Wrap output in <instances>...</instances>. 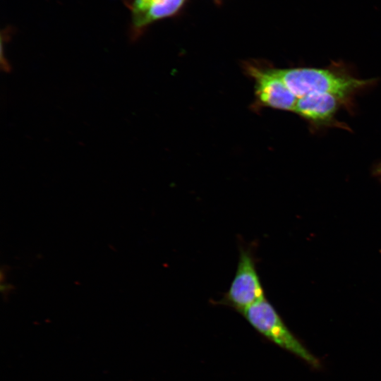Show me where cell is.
<instances>
[{
    "label": "cell",
    "mask_w": 381,
    "mask_h": 381,
    "mask_svg": "<svg viewBox=\"0 0 381 381\" xmlns=\"http://www.w3.org/2000/svg\"><path fill=\"white\" fill-rule=\"evenodd\" d=\"M276 71L297 99L312 93H330L343 100L373 81L324 68H276Z\"/></svg>",
    "instance_id": "obj_1"
},
{
    "label": "cell",
    "mask_w": 381,
    "mask_h": 381,
    "mask_svg": "<svg viewBox=\"0 0 381 381\" xmlns=\"http://www.w3.org/2000/svg\"><path fill=\"white\" fill-rule=\"evenodd\" d=\"M187 0H133L130 6L131 38L135 40L151 24L175 16Z\"/></svg>",
    "instance_id": "obj_5"
},
{
    "label": "cell",
    "mask_w": 381,
    "mask_h": 381,
    "mask_svg": "<svg viewBox=\"0 0 381 381\" xmlns=\"http://www.w3.org/2000/svg\"><path fill=\"white\" fill-rule=\"evenodd\" d=\"M377 172L379 174H381V165L378 167Z\"/></svg>",
    "instance_id": "obj_7"
},
{
    "label": "cell",
    "mask_w": 381,
    "mask_h": 381,
    "mask_svg": "<svg viewBox=\"0 0 381 381\" xmlns=\"http://www.w3.org/2000/svg\"><path fill=\"white\" fill-rule=\"evenodd\" d=\"M241 314L257 332L267 339L311 366L320 367L319 360L291 333L266 297L247 308Z\"/></svg>",
    "instance_id": "obj_2"
},
{
    "label": "cell",
    "mask_w": 381,
    "mask_h": 381,
    "mask_svg": "<svg viewBox=\"0 0 381 381\" xmlns=\"http://www.w3.org/2000/svg\"><path fill=\"white\" fill-rule=\"evenodd\" d=\"M330 93H312L297 99L294 111L315 125L332 121L340 101Z\"/></svg>",
    "instance_id": "obj_6"
},
{
    "label": "cell",
    "mask_w": 381,
    "mask_h": 381,
    "mask_svg": "<svg viewBox=\"0 0 381 381\" xmlns=\"http://www.w3.org/2000/svg\"><path fill=\"white\" fill-rule=\"evenodd\" d=\"M245 71L255 83V97L260 105L294 111L297 98L278 75L276 68L248 64Z\"/></svg>",
    "instance_id": "obj_4"
},
{
    "label": "cell",
    "mask_w": 381,
    "mask_h": 381,
    "mask_svg": "<svg viewBox=\"0 0 381 381\" xmlns=\"http://www.w3.org/2000/svg\"><path fill=\"white\" fill-rule=\"evenodd\" d=\"M256 263L253 246H241L234 277L229 288L218 303L229 306L241 313L265 298Z\"/></svg>",
    "instance_id": "obj_3"
}]
</instances>
